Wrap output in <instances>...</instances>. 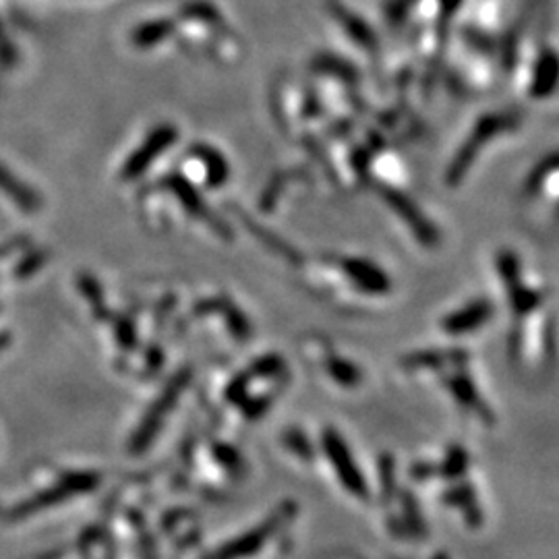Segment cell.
<instances>
[{
  "label": "cell",
  "instance_id": "cell-1",
  "mask_svg": "<svg viewBox=\"0 0 559 559\" xmlns=\"http://www.w3.org/2000/svg\"><path fill=\"white\" fill-rule=\"evenodd\" d=\"M323 446H326V452H328V458L332 462L334 473L340 479L338 483H342L346 493L355 495V499H363V502H365V499H369V487L365 483V477L359 470L355 458H352L342 435H338L330 429L326 433V439H323Z\"/></svg>",
  "mask_w": 559,
  "mask_h": 559
},
{
  "label": "cell",
  "instance_id": "cell-2",
  "mask_svg": "<svg viewBox=\"0 0 559 559\" xmlns=\"http://www.w3.org/2000/svg\"><path fill=\"white\" fill-rule=\"evenodd\" d=\"M491 311L493 309L487 301H473V303L464 305L462 309L450 313L444 321H441V328L454 336L477 332L491 319Z\"/></svg>",
  "mask_w": 559,
  "mask_h": 559
}]
</instances>
